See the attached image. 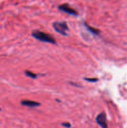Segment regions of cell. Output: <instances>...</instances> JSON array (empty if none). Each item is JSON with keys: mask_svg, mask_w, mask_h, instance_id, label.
<instances>
[{"mask_svg": "<svg viewBox=\"0 0 127 128\" xmlns=\"http://www.w3.org/2000/svg\"><path fill=\"white\" fill-rule=\"evenodd\" d=\"M84 80L87 81H89V82H97V81H98V80L97 78H84Z\"/></svg>", "mask_w": 127, "mask_h": 128, "instance_id": "ba28073f", "label": "cell"}, {"mask_svg": "<svg viewBox=\"0 0 127 128\" xmlns=\"http://www.w3.org/2000/svg\"><path fill=\"white\" fill-rule=\"evenodd\" d=\"M96 122L102 128H108L107 123V117L105 112H101L97 116Z\"/></svg>", "mask_w": 127, "mask_h": 128, "instance_id": "3957f363", "label": "cell"}, {"mask_svg": "<svg viewBox=\"0 0 127 128\" xmlns=\"http://www.w3.org/2000/svg\"><path fill=\"white\" fill-rule=\"evenodd\" d=\"M62 126L65 128H70L71 126V124L70 123H68V122H64V123H62Z\"/></svg>", "mask_w": 127, "mask_h": 128, "instance_id": "9c48e42d", "label": "cell"}, {"mask_svg": "<svg viewBox=\"0 0 127 128\" xmlns=\"http://www.w3.org/2000/svg\"><path fill=\"white\" fill-rule=\"evenodd\" d=\"M32 36L36 40L42 41V42L56 44V40H55L54 38H53L51 35L49 34L46 33V32L36 30V31L32 32Z\"/></svg>", "mask_w": 127, "mask_h": 128, "instance_id": "6da1fadb", "label": "cell"}, {"mask_svg": "<svg viewBox=\"0 0 127 128\" xmlns=\"http://www.w3.org/2000/svg\"><path fill=\"white\" fill-rule=\"evenodd\" d=\"M52 26L56 32L63 36H67V31L68 30V28L65 21L54 22L52 24Z\"/></svg>", "mask_w": 127, "mask_h": 128, "instance_id": "7a4b0ae2", "label": "cell"}, {"mask_svg": "<svg viewBox=\"0 0 127 128\" xmlns=\"http://www.w3.org/2000/svg\"><path fill=\"white\" fill-rule=\"evenodd\" d=\"M85 27L87 28V30H88V31H89L91 33L93 34H95V35H99L100 34V31L98 30H97V29L94 28H93V27H91V26H88V25L87 24H85Z\"/></svg>", "mask_w": 127, "mask_h": 128, "instance_id": "8992f818", "label": "cell"}, {"mask_svg": "<svg viewBox=\"0 0 127 128\" xmlns=\"http://www.w3.org/2000/svg\"><path fill=\"white\" fill-rule=\"evenodd\" d=\"M21 104L29 108L37 107V106L41 105L39 102H36V101H30V100H24V101H21Z\"/></svg>", "mask_w": 127, "mask_h": 128, "instance_id": "5b68a950", "label": "cell"}, {"mask_svg": "<svg viewBox=\"0 0 127 128\" xmlns=\"http://www.w3.org/2000/svg\"><path fill=\"white\" fill-rule=\"evenodd\" d=\"M25 74H26V76L31 78L32 79H35L37 77V75L36 74L33 73V72H31V71H25Z\"/></svg>", "mask_w": 127, "mask_h": 128, "instance_id": "52a82bcc", "label": "cell"}, {"mask_svg": "<svg viewBox=\"0 0 127 128\" xmlns=\"http://www.w3.org/2000/svg\"><path fill=\"white\" fill-rule=\"evenodd\" d=\"M59 10L61 11H64V12H66V13L68 14L73 15V16H77L78 15V12L74 10V9L72 8L70 6L67 4H63L60 5L58 7Z\"/></svg>", "mask_w": 127, "mask_h": 128, "instance_id": "277c9868", "label": "cell"}]
</instances>
